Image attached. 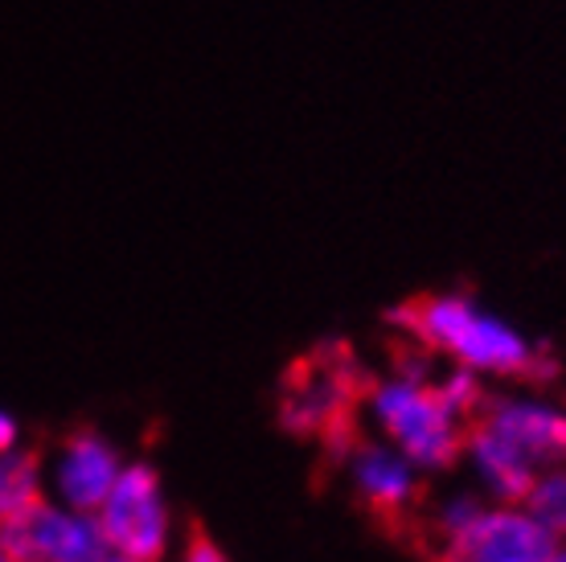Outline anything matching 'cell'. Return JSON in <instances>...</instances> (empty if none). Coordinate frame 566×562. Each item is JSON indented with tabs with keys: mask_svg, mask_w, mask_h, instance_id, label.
<instances>
[{
	"mask_svg": "<svg viewBox=\"0 0 566 562\" xmlns=\"http://www.w3.org/2000/svg\"><path fill=\"white\" fill-rule=\"evenodd\" d=\"M398 329L436 362L460 366L484 382L546 386L558 374L551 350H542L522 324H513L505 312L489 309L472 292L423 295L398 312Z\"/></svg>",
	"mask_w": 566,
	"mask_h": 562,
	"instance_id": "1",
	"label": "cell"
},
{
	"mask_svg": "<svg viewBox=\"0 0 566 562\" xmlns=\"http://www.w3.org/2000/svg\"><path fill=\"white\" fill-rule=\"evenodd\" d=\"M436 366V357L415 345L407 357L398 353L395 370L374 378L366 391L369 436L386 439L390 448L402 451L423 477L460 465L464 436L472 427L439 398Z\"/></svg>",
	"mask_w": 566,
	"mask_h": 562,
	"instance_id": "2",
	"label": "cell"
},
{
	"mask_svg": "<svg viewBox=\"0 0 566 562\" xmlns=\"http://www.w3.org/2000/svg\"><path fill=\"white\" fill-rule=\"evenodd\" d=\"M95 521L103 530V542L115 554H132V559L165 562L177 538V521H172L169 492L165 480L148 460H128L107 501L95 509Z\"/></svg>",
	"mask_w": 566,
	"mask_h": 562,
	"instance_id": "3",
	"label": "cell"
},
{
	"mask_svg": "<svg viewBox=\"0 0 566 562\" xmlns=\"http://www.w3.org/2000/svg\"><path fill=\"white\" fill-rule=\"evenodd\" d=\"M476 423L522 451L530 465L546 468L566 460V403L542 386H530V382H510L496 391L489 386Z\"/></svg>",
	"mask_w": 566,
	"mask_h": 562,
	"instance_id": "4",
	"label": "cell"
},
{
	"mask_svg": "<svg viewBox=\"0 0 566 562\" xmlns=\"http://www.w3.org/2000/svg\"><path fill=\"white\" fill-rule=\"evenodd\" d=\"M124 465L128 456L112 436H103L95 427H78L45 456V497L66 509L95 513L115 489Z\"/></svg>",
	"mask_w": 566,
	"mask_h": 562,
	"instance_id": "5",
	"label": "cell"
},
{
	"mask_svg": "<svg viewBox=\"0 0 566 562\" xmlns=\"http://www.w3.org/2000/svg\"><path fill=\"white\" fill-rule=\"evenodd\" d=\"M17 562H99L107 554L95 513L66 509L45 497L21 521L0 530Z\"/></svg>",
	"mask_w": 566,
	"mask_h": 562,
	"instance_id": "6",
	"label": "cell"
},
{
	"mask_svg": "<svg viewBox=\"0 0 566 562\" xmlns=\"http://www.w3.org/2000/svg\"><path fill=\"white\" fill-rule=\"evenodd\" d=\"M345 485L378 518H402L423 501V472L378 436H361L345 448Z\"/></svg>",
	"mask_w": 566,
	"mask_h": 562,
	"instance_id": "7",
	"label": "cell"
},
{
	"mask_svg": "<svg viewBox=\"0 0 566 562\" xmlns=\"http://www.w3.org/2000/svg\"><path fill=\"white\" fill-rule=\"evenodd\" d=\"M554 538L525 513V506H489L468 521V530L436 550L439 562H546Z\"/></svg>",
	"mask_w": 566,
	"mask_h": 562,
	"instance_id": "8",
	"label": "cell"
},
{
	"mask_svg": "<svg viewBox=\"0 0 566 562\" xmlns=\"http://www.w3.org/2000/svg\"><path fill=\"white\" fill-rule=\"evenodd\" d=\"M460 465H464L472 489L481 492V497H489V501H501V506H522L534 477L542 472L538 465H530L522 451L510 448L501 436L484 431L481 423L468 427Z\"/></svg>",
	"mask_w": 566,
	"mask_h": 562,
	"instance_id": "9",
	"label": "cell"
},
{
	"mask_svg": "<svg viewBox=\"0 0 566 562\" xmlns=\"http://www.w3.org/2000/svg\"><path fill=\"white\" fill-rule=\"evenodd\" d=\"M45 501V460L33 448L0 451V530L21 521L33 506Z\"/></svg>",
	"mask_w": 566,
	"mask_h": 562,
	"instance_id": "10",
	"label": "cell"
},
{
	"mask_svg": "<svg viewBox=\"0 0 566 562\" xmlns=\"http://www.w3.org/2000/svg\"><path fill=\"white\" fill-rule=\"evenodd\" d=\"M489 506V497H481V492L472 489V485H464V489H448L439 492L436 501L427 506V538H431V550L448 547L460 530H468V521L476 518L481 509Z\"/></svg>",
	"mask_w": 566,
	"mask_h": 562,
	"instance_id": "11",
	"label": "cell"
},
{
	"mask_svg": "<svg viewBox=\"0 0 566 562\" xmlns=\"http://www.w3.org/2000/svg\"><path fill=\"white\" fill-rule=\"evenodd\" d=\"M522 506L554 542H566V460L542 468Z\"/></svg>",
	"mask_w": 566,
	"mask_h": 562,
	"instance_id": "12",
	"label": "cell"
},
{
	"mask_svg": "<svg viewBox=\"0 0 566 562\" xmlns=\"http://www.w3.org/2000/svg\"><path fill=\"white\" fill-rule=\"evenodd\" d=\"M177 562H230V554L218 547L210 534L193 530V534L181 542V550H177Z\"/></svg>",
	"mask_w": 566,
	"mask_h": 562,
	"instance_id": "13",
	"label": "cell"
},
{
	"mask_svg": "<svg viewBox=\"0 0 566 562\" xmlns=\"http://www.w3.org/2000/svg\"><path fill=\"white\" fill-rule=\"evenodd\" d=\"M21 444V423L9 415V410H0V451H9Z\"/></svg>",
	"mask_w": 566,
	"mask_h": 562,
	"instance_id": "14",
	"label": "cell"
},
{
	"mask_svg": "<svg viewBox=\"0 0 566 562\" xmlns=\"http://www.w3.org/2000/svg\"><path fill=\"white\" fill-rule=\"evenodd\" d=\"M546 562H566V542H554L551 554H546Z\"/></svg>",
	"mask_w": 566,
	"mask_h": 562,
	"instance_id": "15",
	"label": "cell"
},
{
	"mask_svg": "<svg viewBox=\"0 0 566 562\" xmlns=\"http://www.w3.org/2000/svg\"><path fill=\"white\" fill-rule=\"evenodd\" d=\"M99 562H148V559H132V554H115V550H107Z\"/></svg>",
	"mask_w": 566,
	"mask_h": 562,
	"instance_id": "16",
	"label": "cell"
},
{
	"mask_svg": "<svg viewBox=\"0 0 566 562\" xmlns=\"http://www.w3.org/2000/svg\"><path fill=\"white\" fill-rule=\"evenodd\" d=\"M0 562H17V559H13V550L4 547V538H0Z\"/></svg>",
	"mask_w": 566,
	"mask_h": 562,
	"instance_id": "17",
	"label": "cell"
},
{
	"mask_svg": "<svg viewBox=\"0 0 566 562\" xmlns=\"http://www.w3.org/2000/svg\"><path fill=\"white\" fill-rule=\"evenodd\" d=\"M563 403H566V398H563Z\"/></svg>",
	"mask_w": 566,
	"mask_h": 562,
	"instance_id": "18",
	"label": "cell"
}]
</instances>
